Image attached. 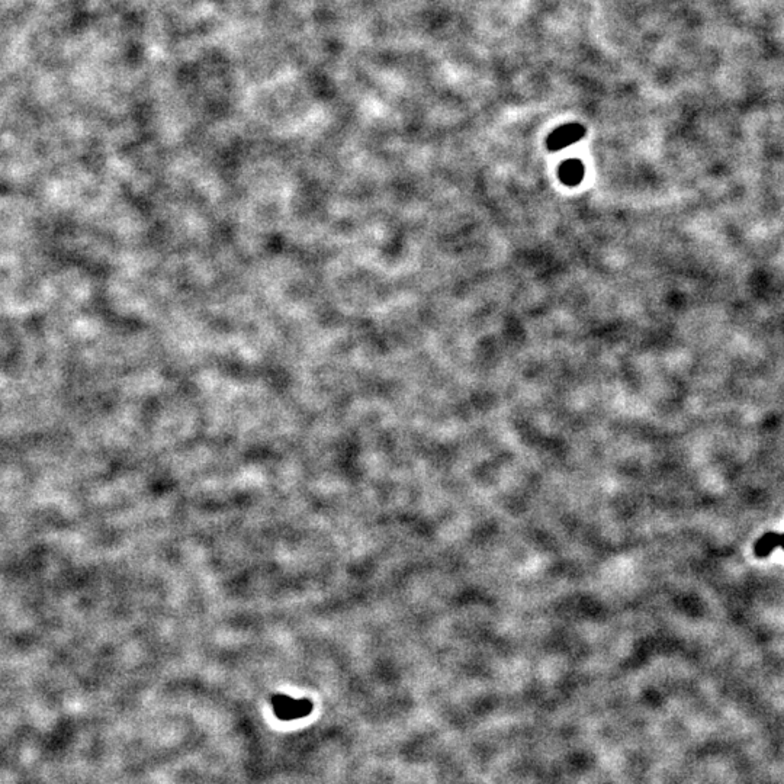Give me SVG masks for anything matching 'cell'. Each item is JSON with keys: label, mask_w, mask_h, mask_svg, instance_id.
I'll use <instances>...</instances> for the list:
<instances>
[{"label": "cell", "mask_w": 784, "mask_h": 784, "mask_svg": "<svg viewBox=\"0 0 784 784\" xmlns=\"http://www.w3.org/2000/svg\"><path fill=\"white\" fill-rule=\"evenodd\" d=\"M275 715L282 720H294L305 717L313 710V705L308 700H297L285 694H276L272 698Z\"/></svg>", "instance_id": "obj_1"}, {"label": "cell", "mask_w": 784, "mask_h": 784, "mask_svg": "<svg viewBox=\"0 0 784 784\" xmlns=\"http://www.w3.org/2000/svg\"><path fill=\"white\" fill-rule=\"evenodd\" d=\"M586 134V130L580 123H568V126H564L561 128H558L556 131H553L549 138H548V147L552 151L556 150H561L564 147L571 146V144L576 142L579 140H581Z\"/></svg>", "instance_id": "obj_2"}, {"label": "cell", "mask_w": 784, "mask_h": 784, "mask_svg": "<svg viewBox=\"0 0 784 784\" xmlns=\"http://www.w3.org/2000/svg\"><path fill=\"white\" fill-rule=\"evenodd\" d=\"M776 548H783L784 550V533H766L755 542L754 552L758 558H764V556H769Z\"/></svg>", "instance_id": "obj_3"}, {"label": "cell", "mask_w": 784, "mask_h": 784, "mask_svg": "<svg viewBox=\"0 0 784 784\" xmlns=\"http://www.w3.org/2000/svg\"><path fill=\"white\" fill-rule=\"evenodd\" d=\"M560 177L567 187H576L584 179V164L580 160H567L560 168Z\"/></svg>", "instance_id": "obj_4"}]
</instances>
